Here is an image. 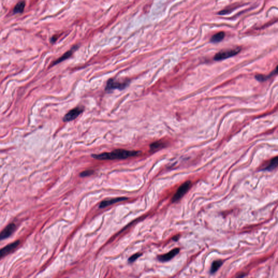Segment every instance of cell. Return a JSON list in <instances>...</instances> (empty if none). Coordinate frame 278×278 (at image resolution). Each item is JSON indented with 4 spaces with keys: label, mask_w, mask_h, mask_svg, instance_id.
Instances as JSON below:
<instances>
[{
    "label": "cell",
    "mask_w": 278,
    "mask_h": 278,
    "mask_svg": "<svg viewBox=\"0 0 278 278\" xmlns=\"http://www.w3.org/2000/svg\"><path fill=\"white\" fill-rule=\"evenodd\" d=\"M141 153V151H128L125 149H116L111 152L103 153L98 154H92L93 158L100 160H113L126 159L131 157L138 156Z\"/></svg>",
    "instance_id": "1"
},
{
    "label": "cell",
    "mask_w": 278,
    "mask_h": 278,
    "mask_svg": "<svg viewBox=\"0 0 278 278\" xmlns=\"http://www.w3.org/2000/svg\"><path fill=\"white\" fill-rule=\"evenodd\" d=\"M130 83V80H125L123 81L111 78L108 81L105 87V90L107 91H111L113 90L118 89L123 90L127 87Z\"/></svg>",
    "instance_id": "2"
},
{
    "label": "cell",
    "mask_w": 278,
    "mask_h": 278,
    "mask_svg": "<svg viewBox=\"0 0 278 278\" xmlns=\"http://www.w3.org/2000/svg\"><path fill=\"white\" fill-rule=\"evenodd\" d=\"M241 50V47H236L233 49H229L219 52L214 57V60L216 61H220L224 59H227L237 55Z\"/></svg>",
    "instance_id": "3"
},
{
    "label": "cell",
    "mask_w": 278,
    "mask_h": 278,
    "mask_svg": "<svg viewBox=\"0 0 278 278\" xmlns=\"http://www.w3.org/2000/svg\"><path fill=\"white\" fill-rule=\"evenodd\" d=\"M191 185L192 183L191 181H185L184 183H183L178 188L176 194H174L172 198V202H176L179 201L187 193V192L190 190Z\"/></svg>",
    "instance_id": "4"
},
{
    "label": "cell",
    "mask_w": 278,
    "mask_h": 278,
    "mask_svg": "<svg viewBox=\"0 0 278 278\" xmlns=\"http://www.w3.org/2000/svg\"><path fill=\"white\" fill-rule=\"evenodd\" d=\"M84 110V108L81 106L76 107L70 110L66 114L63 118V121L65 122H70L77 118Z\"/></svg>",
    "instance_id": "5"
},
{
    "label": "cell",
    "mask_w": 278,
    "mask_h": 278,
    "mask_svg": "<svg viewBox=\"0 0 278 278\" xmlns=\"http://www.w3.org/2000/svg\"><path fill=\"white\" fill-rule=\"evenodd\" d=\"M17 229L14 223L8 224L4 229L0 232V241L3 240L11 236Z\"/></svg>",
    "instance_id": "6"
},
{
    "label": "cell",
    "mask_w": 278,
    "mask_h": 278,
    "mask_svg": "<svg viewBox=\"0 0 278 278\" xmlns=\"http://www.w3.org/2000/svg\"><path fill=\"white\" fill-rule=\"evenodd\" d=\"M20 243V241H17L11 244H8L4 247V248L0 249V258L3 257L4 256L8 255L9 253L13 252L15 249L17 248L18 245Z\"/></svg>",
    "instance_id": "7"
},
{
    "label": "cell",
    "mask_w": 278,
    "mask_h": 278,
    "mask_svg": "<svg viewBox=\"0 0 278 278\" xmlns=\"http://www.w3.org/2000/svg\"><path fill=\"white\" fill-rule=\"evenodd\" d=\"M179 252H180V249L178 248L173 249V250H171L169 253L158 256V259L161 262H166V261H169L175 256H176L177 254L179 253Z\"/></svg>",
    "instance_id": "8"
},
{
    "label": "cell",
    "mask_w": 278,
    "mask_h": 278,
    "mask_svg": "<svg viewBox=\"0 0 278 278\" xmlns=\"http://www.w3.org/2000/svg\"><path fill=\"white\" fill-rule=\"evenodd\" d=\"M127 199H128V198L122 197L112 198V199H108V200H105V201H103L101 202V203L100 204L99 207L103 209V208H104L105 207H108V206H110L111 205H113L115 203L121 202L122 201H126Z\"/></svg>",
    "instance_id": "9"
},
{
    "label": "cell",
    "mask_w": 278,
    "mask_h": 278,
    "mask_svg": "<svg viewBox=\"0 0 278 278\" xmlns=\"http://www.w3.org/2000/svg\"><path fill=\"white\" fill-rule=\"evenodd\" d=\"M77 48V46H76L72 47L70 51L66 52L65 53H64L60 58H59V59H57V60H55V62L53 63V65H56V64L60 63H61V62L64 61L65 60H66V59H68V58H70V57L72 55V54L73 53V52L76 51Z\"/></svg>",
    "instance_id": "10"
},
{
    "label": "cell",
    "mask_w": 278,
    "mask_h": 278,
    "mask_svg": "<svg viewBox=\"0 0 278 278\" xmlns=\"http://www.w3.org/2000/svg\"><path fill=\"white\" fill-rule=\"evenodd\" d=\"M225 36V34L224 32H219V33L214 34L211 38V42L212 43H218L221 42L223 40Z\"/></svg>",
    "instance_id": "11"
},
{
    "label": "cell",
    "mask_w": 278,
    "mask_h": 278,
    "mask_svg": "<svg viewBox=\"0 0 278 278\" xmlns=\"http://www.w3.org/2000/svg\"><path fill=\"white\" fill-rule=\"evenodd\" d=\"M278 158L277 156H275L274 158H273L272 160L270 161L269 164L264 169V170L266 171H271L274 170V169H276L278 166Z\"/></svg>",
    "instance_id": "12"
},
{
    "label": "cell",
    "mask_w": 278,
    "mask_h": 278,
    "mask_svg": "<svg viewBox=\"0 0 278 278\" xmlns=\"http://www.w3.org/2000/svg\"><path fill=\"white\" fill-rule=\"evenodd\" d=\"M25 2L24 1H21L19 2L14 8L13 13L16 14H20V13H23L25 7Z\"/></svg>",
    "instance_id": "13"
},
{
    "label": "cell",
    "mask_w": 278,
    "mask_h": 278,
    "mask_svg": "<svg viewBox=\"0 0 278 278\" xmlns=\"http://www.w3.org/2000/svg\"><path fill=\"white\" fill-rule=\"evenodd\" d=\"M277 68H275V70H274V71L270 73V75H267V76L262 75H257L255 76V78L260 82H263V81L267 80L268 79H269L272 76H274L277 73Z\"/></svg>",
    "instance_id": "14"
},
{
    "label": "cell",
    "mask_w": 278,
    "mask_h": 278,
    "mask_svg": "<svg viewBox=\"0 0 278 278\" xmlns=\"http://www.w3.org/2000/svg\"><path fill=\"white\" fill-rule=\"evenodd\" d=\"M222 264H223V261L222 260H215L214 261L211 267V274L215 273V272H217L221 267V266L222 265Z\"/></svg>",
    "instance_id": "15"
},
{
    "label": "cell",
    "mask_w": 278,
    "mask_h": 278,
    "mask_svg": "<svg viewBox=\"0 0 278 278\" xmlns=\"http://www.w3.org/2000/svg\"><path fill=\"white\" fill-rule=\"evenodd\" d=\"M165 146V143L160 141H157V142H153L150 145V149L152 152H155L156 151L164 147Z\"/></svg>",
    "instance_id": "16"
},
{
    "label": "cell",
    "mask_w": 278,
    "mask_h": 278,
    "mask_svg": "<svg viewBox=\"0 0 278 278\" xmlns=\"http://www.w3.org/2000/svg\"><path fill=\"white\" fill-rule=\"evenodd\" d=\"M94 173V171L89 169V170H86L80 173V176L81 177H86L90 176L93 175Z\"/></svg>",
    "instance_id": "17"
},
{
    "label": "cell",
    "mask_w": 278,
    "mask_h": 278,
    "mask_svg": "<svg viewBox=\"0 0 278 278\" xmlns=\"http://www.w3.org/2000/svg\"><path fill=\"white\" fill-rule=\"evenodd\" d=\"M141 255H142V253H136L135 254L133 255L132 256H131V257L129 258L128 261H129V262H134L136 260H137L140 257H141Z\"/></svg>",
    "instance_id": "18"
},
{
    "label": "cell",
    "mask_w": 278,
    "mask_h": 278,
    "mask_svg": "<svg viewBox=\"0 0 278 278\" xmlns=\"http://www.w3.org/2000/svg\"><path fill=\"white\" fill-rule=\"evenodd\" d=\"M178 239H179V236H176L175 237H173V240L174 241H177L178 240Z\"/></svg>",
    "instance_id": "19"
}]
</instances>
